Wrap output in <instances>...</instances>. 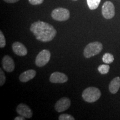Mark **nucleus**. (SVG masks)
<instances>
[{
	"label": "nucleus",
	"mask_w": 120,
	"mask_h": 120,
	"mask_svg": "<svg viewBox=\"0 0 120 120\" xmlns=\"http://www.w3.org/2000/svg\"><path fill=\"white\" fill-rule=\"evenodd\" d=\"M30 31L37 40L43 42L52 41L57 34L56 30L53 26L41 21L33 23L30 27Z\"/></svg>",
	"instance_id": "1"
},
{
	"label": "nucleus",
	"mask_w": 120,
	"mask_h": 120,
	"mask_svg": "<svg viewBox=\"0 0 120 120\" xmlns=\"http://www.w3.org/2000/svg\"><path fill=\"white\" fill-rule=\"evenodd\" d=\"M101 96L100 90L98 88L90 87L85 89L82 92V96L87 102L93 103L97 101Z\"/></svg>",
	"instance_id": "2"
},
{
	"label": "nucleus",
	"mask_w": 120,
	"mask_h": 120,
	"mask_svg": "<svg viewBox=\"0 0 120 120\" xmlns=\"http://www.w3.org/2000/svg\"><path fill=\"white\" fill-rule=\"evenodd\" d=\"M103 49L102 44L100 42H94L88 44L83 51V55L87 58H90L100 53Z\"/></svg>",
	"instance_id": "3"
},
{
	"label": "nucleus",
	"mask_w": 120,
	"mask_h": 120,
	"mask_svg": "<svg viewBox=\"0 0 120 120\" xmlns=\"http://www.w3.org/2000/svg\"><path fill=\"white\" fill-rule=\"evenodd\" d=\"M70 13L68 10L62 7H58L52 11L51 17L58 21H65L69 19Z\"/></svg>",
	"instance_id": "4"
},
{
	"label": "nucleus",
	"mask_w": 120,
	"mask_h": 120,
	"mask_svg": "<svg viewBox=\"0 0 120 120\" xmlns=\"http://www.w3.org/2000/svg\"><path fill=\"white\" fill-rule=\"evenodd\" d=\"M51 58V53L47 49H43L38 54L35 60L37 66L43 67L47 64Z\"/></svg>",
	"instance_id": "5"
},
{
	"label": "nucleus",
	"mask_w": 120,
	"mask_h": 120,
	"mask_svg": "<svg viewBox=\"0 0 120 120\" xmlns=\"http://www.w3.org/2000/svg\"><path fill=\"white\" fill-rule=\"evenodd\" d=\"M102 14L105 19H111L115 15V8L113 3L111 1H106L102 7Z\"/></svg>",
	"instance_id": "6"
},
{
	"label": "nucleus",
	"mask_w": 120,
	"mask_h": 120,
	"mask_svg": "<svg viewBox=\"0 0 120 120\" xmlns=\"http://www.w3.org/2000/svg\"><path fill=\"white\" fill-rule=\"evenodd\" d=\"M71 101L67 97H63L60 99L55 105V109L58 112H62L67 110L70 107Z\"/></svg>",
	"instance_id": "7"
},
{
	"label": "nucleus",
	"mask_w": 120,
	"mask_h": 120,
	"mask_svg": "<svg viewBox=\"0 0 120 120\" xmlns=\"http://www.w3.org/2000/svg\"><path fill=\"white\" fill-rule=\"evenodd\" d=\"M16 111L18 114L25 117V118H30L32 117L33 115V112L31 109L25 103H20L18 105L16 108Z\"/></svg>",
	"instance_id": "8"
},
{
	"label": "nucleus",
	"mask_w": 120,
	"mask_h": 120,
	"mask_svg": "<svg viewBox=\"0 0 120 120\" xmlns=\"http://www.w3.org/2000/svg\"><path fill=\"white\" fill-rule=\"evenodd\" d=\"M49 81L51 83H63L68 81V77L64 73L60 72H55L51 75Z\"/></svg>",
	"instance_id": "9"
},
{
	"label": "nucleus",
	"mask_w": 120,
	"mask_h": 120,
	"mask_svg": "<svg viewBox=\"0 0 120 120\" xmlns=\"http://www.w3.org/2000/svg\"><path fill=\"white\" fill-rule=\"evenodd\" d=\"M3 68L6 72H11L15 68V64L14 61L11 57L6 55L2 58V61Z\"/></svg>",
	"instance_id": "10"
},
{
	"label": "nucleus",
	"mask_w": 120,
	"mask_h": 120,
	"mask_svg": "<svg viewBox=\"0 0 120 120\" xmlns=\"http://www.w3.org/2000/svg\"><path fill=\"white\" fill-rule=\"evenodd\" d=\"M13 51L16 55L19 56H26L27 54V49L25 45L19 42H15L12 44Z\"/></svg>",
	"instance_id": "11"
},
{
	"label": "nucleus",
	"mask_w": 120,
	"mask_h": 120,
	"mask_svg": "<svg viewBox=\"0 0 120 120\" xmlns=\"http://www.w3.org/2000/svg\"><path fill=\"white\" fill-rule=\"evenodd\" d=\"M36 75V71L34 70H29L23 72L20 75L19 79L22 82H27L34 79Z\"/></svg>",
	"instance_id": "12"
},
{
	"label": "nucleus",
	"mask_w": 120,
	"mask_h": 120,
	"mask_svg": "<svg viewBox=\"0 0 120 120\" xmlns=\"http://www.w3.org/2000/svg\"><path fill=\"white\" fill-rule=\"evenodd\" d=\"M120 88V77H116L112 79L109 85V91L111 94H115Z\"/></svg>",
	"instance_id": "13"
},
{
	"label": "nucleus",
	"mask_w": 120,
	"mask_h": 120,
	"mask_svg": "<svg viewBox=\"0 0 120 120\" xmlns=\"http://www.w3.org/2000/svg\"><path fill=\"white\" fill-rule=\"evenodd\" d=\"M101 2V0H87V4L91 10H94L97 8Z\"/></svg>",
	"instance_id": "14"
},
{
	"label": "nucleus",
	"mask_w": 120,
	"mask_h": 120,
	"mask_svg": "<svg viewBox=\"0 0 120 120\" xmlns=\"http://www.w3.org/2000/svg\"><path fill=\"white\" fill-rule=\"evenodd\" d=\"M114 61V57L111 53H106L102 57V61L105 64H110Z\"/></svg>",
	"instance_id": "15"
},
{
	"label": "nucleus",
	"mask_w": 120,
	"mask_h": 120,
	"mask_svg": "<svg viewBox=\"0 0 120 120\" xmlns=\"http://www.w3.org/2000/svg\"><path fill=\"white\" fill-rule=\"evenodd\" d=\"M97 69H98L99 72L101 74H107L109 71V66L108 64H101L98 67Z\"/></svg>",
	"instance_id": "16"
},
{
	"label": "nucleus",
	"mask_w": 120,
	"mask_h": 120,
	"mask_svg": "<svg viewBox=\"0 0 120 120\" xmlns=\"http://www.w3.org/2000/svg\"><path fill=\"white\" fill-rule=\"evenodd\" d=\"M59 120H75V118L69 114H62L58 117Z\"/></svg>",
	"instance_id": "17"
},
{
	"label": "nucleus",
	"mask_w": 120,
	"mask_h": 120,
	"mask_svg": "<svg viewBox=\"0 0 120 120\" xmlns=\"http://www.w3.org/2000/svg\"><path fill=\"white\" fill-rule=\"evenodd\" d=\"M6 44L5 37H4V34L2 31H0V47L4 48Z\"/></svg>",
	"instance_id": "18"
},
{
	"label": "nucleus",
	"mask_w": 120,
	"mask_h": 120,
	"mask_svg": "<svg viewBox=\"0 0 120 120\" xmlns=\"http://www.w3.org/2000/svg\"><path fill=\"white\" fill-rule=\"evenodd\" d=\"M6 78L4 73L2 71V69L1 68L0 69V86H2L4 85L6 82Z\"/></svg>",
	"instance_id": "19"
},
{
	"label": "nucleus",
	"mask_w": 120,
	"mask_h": 120,
	"mask_svg": "<svg viewBox=\"0 0 120 120\" xmlns=\"http://www.w3.org/2000/svg\"><path fill=\"white\" fill-rule=\"evenodd\" d=\"M29 3L32 5H38L42 4L44 0H28Z\"/></svg>",
	"instance_id": "20"
},
{
	"label": "nucleus",
	"mask_w": 120,
	"mask_h": 120,
	"mask_svg": "<svg viewBox=\"0 0 120 120\" xmlns=\"http://www.w3.org/2000/svg\"><path fill=\"white\" fill-rule=\"evenodd\" d=\"M4 2L7 3H11V4H13V3L17 2L19 0H4Z\"/></svg>",
	"instance_id": "21"
},
{
	"label": "nucleus",
	"mask_w": 120,
	"mask_h": 120,
	"mask_svg": "<svg viewBox=\"0 0 120 120\" xmlns=\"http://www.w3.org/2000/svg\"><path fill=\"white\" fill-rule=\"evenodd\" d=\"M14 120H25V117L19 115V116H17V117H16V118H15Z\"/></svg>",
	"instance_id": "22"
},
{
	"label": "nucleus",
	"mask_w": 120,
	"mask_h": 120,
	"mask_svg": "<svg viewBox=\"0 0 120 120\" xmlns=\"http://www.w3.org/2000/svg\"><path fill=\"white\" fill-rule=\"evenodd\" d=\"M73 1H77V0H73Z\"/></svg>",
	"instance_id": "23"
}]
</instances>
